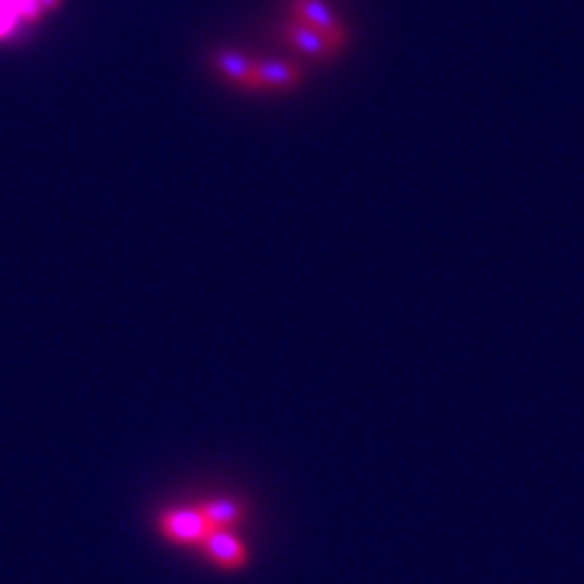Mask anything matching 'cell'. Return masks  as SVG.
<instances>
[{"label": "cell", "mask_w": 584, "mask_h": 584, "mask_svg": "<svg viewBox=\"0 0 584 584\" xmlns=\"http://www.w3.org/2000/svg\"><path fill=\"white\" fill-rule=\"evenodd\" d=\"M219 572H241L251 563V550L232 529H212L195 550Z\"/></svg>", "instance_id": "obj_4"}, {"label": "cell", "mask_w": 584, "mask_h": 584, "mask_svg": "<svg viewBox=\"0 0 584 584\" xmlns=\"http://www.w3.org/2000/svg\"><path fill=\"white\" fill-rule=\"evenodd\" d=\"M280 37L302 59L329 61L348 47L346 22L327 0H288Z\"/></svg>", "instance_id": "obj_1"}, {"label": "cell", "mask_w": 584, "mask_h": 584, "mask_svg": "<svg viewBox=\"0 0 584 584\" xmlns=\"http://www.w3.org/2000/svg\"><path fill=\"white\" fill-rule=\"evenodd\" d=\"M217 71L224 81L249 93H285L302 81V69L292 61L258 59L239 52L219 54Z\"/></svg>", "instance_id": "obj_2"}, {"label": "cell", "mask_w": 584, "mask_h": 584, "mask_svg": "<svg viewBox=\"0 0 584 584\" xmlns=\"http://www.w3.org/2000/svg\"><path fill=\"white\" fill-rule=\"evenodd\" d=\"M212 526L202 516L198 504H178V507H166L156 514V533L168 546L198 550L205 541Z\"/></svg>", "instance_id": "obj_3"}, {"label": "cell", "mask_w": 584, "mask_h": 584, "mask_svg": "<svg viewBox=\"0 0 584 584\" xmlns=\"http://www.w3.org/2000/svg\"><path fill=\"white\" fill-rule=\"evenodd\" d=\"M212 529H232L237 531L246 521L249 507L237 497H205L195 502Z\"/></svg>", "instance_id": "obj_5"}, {"label": "cell", "mask_w": 584, "mask_h": 584, "mask_svg": "<svg viewBox=\"0 0 584 584\" xmlns=\"http://www.w3.org/2000/svg\"><path fill=\"white\" fill-rule=\"evenodd\" d=\"M39 13H42V8L37 5V0H0V37L13 30L18 18L32 20Z\"/></svg>", "instance_id": "obj_6"}]
</instances>
